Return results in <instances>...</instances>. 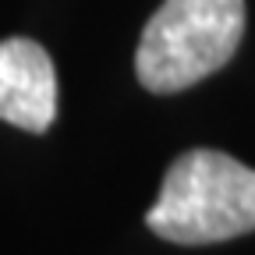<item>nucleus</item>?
Masks as SVG:
<instances>
[{
  "instance_id": "obj_1",
  "label": "nucleus",
  "mask_w": 255,
  "mask_h": 255,
  "mask_svg": "<svg viewBox=\"0 0 255 255\" xmlns=\"http://www.w3.org/2000/svg\"><path fill=\"white\" fill-rule=\"evenodd\" d=\"M145 227L174 245H216L255 231V170L220 149L181 152L145 213Z\"/></svg>"
},
{
  "instance_id": "obj_2",
  "label": "nucleus",
  "mask_w": 255,
  "mask_h": 255,
  "mask_svg": "<svg viewBox=\"0 0 255 255\" xmlns=\"http://www.w3.org/2000/svg\"><path fill=\"white\" fill-rule=\"evenodd\" d=\"M245 36V0H163L142 28L135 75L170 96L227 64Z\"/></svg>"
},
{
  "instance_id": "obj_3",
  "label": "nucleus",
  "mask_w": 255,
  "mask_h": 255,
  "mask_svg": "<svg viewBox=\"0 0 255 255\" xmlns=\"http://www.w3.org/2000/svg\"><path fill=\"white\" fill-rule=\"evenodd\" d=\"M0 121L32 135L57 121V71L36 39H0Z\"/></svg>"
}]
</instances>
